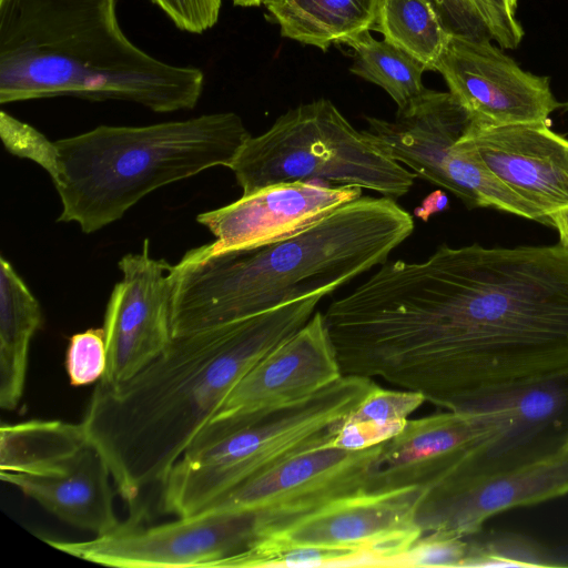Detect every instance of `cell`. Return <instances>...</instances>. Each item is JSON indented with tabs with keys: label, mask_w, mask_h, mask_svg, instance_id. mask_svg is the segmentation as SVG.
Here are the masks:
<instances>
[{
	"label": "cell",
	"mask_w": 568,
	"mask_h": 568,
	"mask_svg": "<svg viewBox=\"0 0 568 568\" xmlns=\"http://www.w3.org/2000/svg\"><path fill=\"white\" fill-rule=\"evenodd\" d=\"M43 322L39 301L12 264L0 257V407H18L26 386L32 337Z\"/></svg>",
	"instance_id": "21"
},
{
	"label": "cell",
	"mask_w": 568,
	"mask_h": 568,
	"mask_svg": "<svg viewBox=\"0 0 568 568\" xmlns=\"http://www.w3.org/2000/svg\"><path fill=\"white\" fill-rule=\"evenodd\" d=\"M447 206H448L447 195L443 191L437 190V191L433 192L432 194H429L423 201L420 206H418L415 210L414 214H415V216H417L424 221H427L430 215L446 210Z\"/></svg>",
	"instance_id": "35"
},
{
	"label": "cell",
	"mask_w": 568,
	"mask_h": 568,
	"mask_svg": "<svg viewBox=\"0 0 568 568\" xmlns=\"http://www.w3.org/2000/svg\"><path fill=\"white\" fill-rule=\"evenodd\" d=\"M204 73L136 47L116 0H0V103L73 97L192 110Z\"/></svg>",
	"instance_id": "4"
},
{
	"label": "cell",
	"mask_w": 568,
	"mask_h": 568,
	"mask_svg": "<svg viewBox=\"0 0 568 568\" xmlns=\"http://www.w3.org/2000/svg\"><path fill=\"white\" fill-rule=\"evenodd\" d=\"M449 32L477 39H490L481 20L465 0H433Z\"/></svg>",
	"instance_id": "34"
},
{
	"label": "cell",
	"mask_w": 568,
	"mask_h": 568,
	"mask_svg": "<svg viewBox=\"0 0 568 568\" xmlns=\"http://www.w3.org/2000/svg\"><path fill=\"white\" fill-rule=\"evenodd\" d=\"M555 566L534 544L516 536L468 541L463 567H547Z\"/></svg>",
	"instance_id": "28"
},
{
	"label": "cell",
	"mask_w": 568,
	"mask_h": 568,
	"mask_svg": "<svg viewBox=\"0 0 568 568\" xmlns=\"http://www.w3.org/2000/svg\"><path fill=\"white\" fill-rule=\"evenodd\" d=\"M344 44L354 50L351 72L385 90L397 104V111L426 90L423 84L425 65L385 39L377 40L365 31Z\"/></svg>",
	"instance_id": "26"
},
{
	"label": "cell",
	"mask_w": 568,
	"mask_h": 568,
	"mask_svg": "<svg viewBox=\"0 0 568 568\" xmlns=\"http://www.w3.org/2000/svg\"><path fill=\"white\" fill-rule=\"evenodd\" d=\"M0 133L8 151L34 161L47 173L50 171L55 154L54 142L4 111L0 113Z\"/></svg>",
	"instance_id": "31"
},
{
	"label": "cell",
	"mask_w": 568,
	"mask_h": 568,
	"mask_svg": "<svg viewBox=\"0 0 568 568\" xmlns=\"http://www.w3.org/2000/svg\"><path fill=\"white\" fill-rule=\"evenodd\" d=\"M375 383L343 375L302 402L204 427L161 484V508L187 517L248 479L328 444Z\"/></svg>",
	"instance_id": "6"
},
{
	"label": "cell",
	"mask_w": 568,
	"mask_h": 568,
	"mask_svg": "<svg viewBox=\"0 0 568 568\" xmlns=\"http://www.w3.org/2000/svg\"><path fill=\"white\" fill-rule=\"evenodd\" d=\"M251 136L241 116L215 112L149 125H99L54 141L48 172L58 222L92 234L151 192L215 166L230 168Z\"/></svg>",
	"instance_id": "5"
},
{
	"label": "cell",
	"mask_w": 568,
	"mask_h": 568,
	"mask_svg": "<svg viewBox=\"0 0 568 568\" xmlns=\"http://www.w3.org/2000/svg\"><path fill=\"white\" fill-rule=\"evenodd\" d=\"M374 30L433 71L452 34L433 0H379Z\"/></svg>",
	"instance_id": "24"
},
{
	"label": "cell",
	"mask_w": 568,
	"mask_h": 568,
	"mask_svg": "<svg viewBox=\"0 0 568 568\" xmlns=\"http://www.w3.org/2000/svg\"><path fill=\"white\" fill-rule=\"evenodd\" d=\"M491 432L486 418L465 409L407 419L400 432L383 444L366 490H426L454 473Z\"/></svg>",
	"instance_id": "19"
},
{
	"label": "cell",
	"mask_w": 568,
	"mask_h": 568,
	"mask_svg": "<svg viewBox=\"0 0 568 568\" xmlns=\"http://www.w3.org/2000/svg\"><path fill=\"white\" fill-rule=\"evenodd\" d=\"M500 48L515 49L524 37L516 19L517 0H465Z\"/></svg>",
	"instance_id": "32"
},
{
	"label": "cell",
	"mask_w": 568,
	"mask_h": 568,
	"mask_svg": "<svg viewBox=\"0 0 568 568\" xmlns=\"http://www.w3.org/2000/svg\"><path fill=\"white\" fill-rule=\"evenodd\" d=\"M185 32L201 34L213 28L223 0H150Z\"/></svg>",
	"instance_id": "33"
},
{
	"label": "cell",
	"mask_w": 568,
	"mask_h": 568,
	"mask_svg": "<svg viewBox=\"0 0 568 568\" xmlns=\"http://www.w3.org/2000/svg\"><path fill=\"white\" fill-rule=\"evenodd\" d=\"M234 6L237 7H258L263 4L264 0H232Z\"/></svg>",
	"instance_id": "37"
},
{
	"label": "cell",
	"mask_w": 568,
	"mask_h": 568,
	"mask_svg": "<svg viewBox=\"0 0 568 568\" xmlns=\"http://www.w3.org/2000/svg\"><path fill=\"white\" fill-rule=\"evenodd\" d=\"M342 376L323 313L315 312L234 386L207 425L302 402Z\"/></svg>",
	"instance_id": "18"
},
{
	"label": "cell",
	"mask_w": 568,
	"mask_h": 568,
	"mask_svg": "<svg viewBox=\"0 0 568 568\" xmlns=\"http://www.w3.org/2000/svg\"><path fill=\"white\" fill-rule=\"evenodd\" d=\"M324 295L174 336L146 366L119 384L99 382L81 424L108 465L116 493L132 504L162 484L234 386L296 333Z\"/></svg>",
	"instance_id": "2"
},
{
	"label": "cell",
	"mask_w": 568,
	"mask_h": 568,
	"mask_svg": "<svg viewBox=\"0 0 568 568\" xmlns=\"http://www.w3.org/2000/svg\"><path fill=\"white\" fill-rule=\"evenodd\" d=\"M566 448H568V445H567V447H566Z\"/></svg>",
	"instance_id": "38"
},
{
	"label": "cell",
	"mask_w": 568,
	"mask_h": 568,
	"mask_svg": "<svg viewBox=\"0 0 568 568\" xmlns=\"http://www.w3.org/2000/svg\"><path fill=\"white\" fill-rule=\"evenodd\" d=\"M121 280L114 285L104 313L108 364L101 382L122 383L158 357L171 343L173 265L155 258L150 241L139 253L118 263Z\"/></svg>",
	"instance_id": "15"
},
{
	"label": "cell",
	"mask_w": 568,
	"mask_h": 568,
	"mask_svg": "<svg viewBox=\"0 0 568 568\" xmlns=\"http://www.w3.org/2000/svg\"><path fill=\"white\" fill-rule=\"evenodd\" d=\"M347 566H377V561L357 549L283 546L254 540L247 549L225 560L221 568Z\"/></svg>",
	"instance_id": "27"
},
{
	"label": "cell",
	"mask_w": 568,
	"mask_h": 568,
	"mask_svg": "<svg viewBox=\"0 0 568 568\" xmlns=\"http://www.w3.org/2000/svg\"><path fill=\"white\" fill-rule=\"evenodd\" d=\"M423 493L419 487L359 491L292 517H256L255 540L357 549L373 556L377 566L393 567L394 560L423 535L414 520Z\"/></svg>",
	"instance_id": "10"
},
{
	"label": "cell",
	"mask_w": 568,
	"mask_h": 568,
	"mask_svg": "<svg viewBox=\"0 0 568 568\" xmlns=\"http://www.w3.org/2000/svg\"><path fill=\"white\" fill-rule=\"evenodd\" d=\"M425 402V396L418 392L392 390L374 384L331 444L357 450L385 443L400 432L407 417Z\"/></svg>",
	"instance_id": "25"
},
{
	"label": "cell",
	"mask_w": 568,
	"mask_h": 568,
	"mask_svg": "<svg viewBox=\"0 0 568 568\" xmlns=\"http://www.w3.org/2000/svg\"><path fill=\"white\" fill-rule=\"evenodd\" d=\"M457 145L474 154L550 226V214L568 207V139L549 124L480 128L473 123Z\"/></svg>",
	"instance_id": "17"
},
{
	"label": "cell",
	"mask_w": 568,
	"mask_h": 568,
	"mask_svg": "<svg viewBox=\"0 0 568 568\" xmlns=\"http://www.w3.org/2000/svg\"><path fill=\"white\" fill-rule=\"evenodd\" d=\"M456 409L480 414L493 432L452 474H490L544 459L568 445V369Z\"/></svg>",
	"instance_id": "11"
},
{
	"label": "cell",
	"mask_w": 568,
	"mask_h": 568,
	"mask_svg": "<svg viewBox=\"0 0 568 568\" xmlns=\"http://www.w3.org/2000/svg\"><path fill=\"white\" fill-rule=\"evenodd\" d=\"M229 169L242 195L282 182L318 181L396 200L417 178L327 99L291 109L264 133L251 135Z\"/></svg>",
	"instance_id": "7"
},
{
	"label": "cell",
	"mask_w": 568,
	"mask_h": 568,
	"mask_svg": "<svg viewBox=\"0 0 568 568\" xmlns=\"http://www.w3.org/2000/svg\"><path fill=\"white\" fill-rule=\"evenodd\" d=\"M434 71L476 126L550 124V114L561 106L547 77L524 71L490 39L452 33Z\"/></svg>",
	"instance_id": "13"
},
{
	"label": "cell",
	"mask_w": 568,
	"mask_h": 568,
	"mask_svg": "<svg viewBox=\"0 0 568 568\" xmlns=\"http://www.w3.org/2000/svg\"><path fill=\"white\" fill-rule=\"evenodd\" d=\"M414 227V217L394 199L361 196L281 241L222 252L207 244L190 250L171 271L172 335L325 296L384 264Z\"/></svg>",
	"instance_id": "3"
},
{
	"label": "cell",
	"mask_w": 568,
	"mask_h": 568,
	"mask_svg": "<svg viewBox=\"0 0 568 568\" xmlns=\"http://www.w3.org/2000/svg\"><path fill=\"white\" fill-rule=\"evenodd\" d=\"M383 444L351 450L325 444L297 454L229 491L202 511L254 513L274 520L367 491Z\"/></svg>",
	"instance_id": "12"
},
{
	"label": "cell",
	"mask_w": 568,
	"mask_h": 568,
	"mask_svg": "<svg viewBox=\"0 0 568 568\" xmlns=\"http://www.w3.org/2000/svg\"><path fill=\"white\" fill-rule=\"evenodd\" d=\"M568 494V448L544 459L490 474H452L424 490L414 520L423 534L479 532L503 511L536 505Z\"/></svg>",
	"instance_id": "14"
},
{
	"label": "cell",
	"mask_w": 568,
	"mask_h": 568,
	"mask_svg": "<svg viewBox=\"0 0 568 568\" xmlns=\"http://www.w3.org/2000/svg\"><path fill=\"white\" fill-rule=\"evenodd\" d=\"M108 364L103 328H89L72 335L65 352V371L72 386L101 381Z\"/></svg>",
	"instance_id": "29"
},
{
	"label": "cell",
	"mask_w": 568,
	"mask_h": 568,
	"mask_svg": "<svg viewBox=\"0 0 568 568\" xmlns=\"http://www.w3.org/2000/svg\"><path fill=\"white\" fill-rule=\"evenodd\" d=\"M468 551L466 537L449 531L423 534L393 567H463Z\"/></svg>",
	"instance_id": "30"
},
{
	"label": "cell",
	"mask_w": 568,
	"mask_h": 568,
	"mask_svg": "<svg viewBox=\"0 0 568 568\" xmlns=\"http://www.w3.org/2000/svg\"><path fill=\"white\" fill-rule=\"evenodd\" d=\"M371 138L393 160L458 197L468 209L491 207L550 226L538 211L457 145L471 116L448 91L426 89L394 120L367 118Z\"/></svg>",
	"instance_id": "8"
},
{
	"label": "cell",
	"mask_w": 568,
	"mask_h": 568,
	"mask_svg": "<svg viewBox=\"0 0 568 568\" xmlns=\"http://www.w3.org/2000/svg\"><path fill=\"white\" fill-rule=\"evenodd\" d=\"M343 375L456 409L568 369V247L439 245L323 313Z\"/></svg>",
	"instance_id": "1"
},
{
	"label": "cell",
	"mask_w": 568,
	"mask_h": 568,
	"mask_svg": "<svg viewBox=\"0 0 568 568\" xmlns=\"http://www.w3.org/2000/svg\"><path fill=\"white\" fill-rule=\"evenodd\" d=\"M2 481L17 487L61 521L97 536L115 529L114 487L108 465L88 444L69 469L54 476L0 471Z\"/></svg>",
	"instance_id": "20"
},
{
	"label": "cell",
	"mask_w": 568,
	"mask_h": 568,
	"mask_svg": "<svg viewBox=\"0 0 568 568\" xmlns=\"http://www.w3.org/2000/svg\"><path fill=\"white\" fill-rule=\"evenodd\" d=\"M281 34L326 51L374 30L379 0H264Z\"/></svg>",
	"instance_id": "22"
},
{
	"label": "cell",
	"mask_w": 568,
	"mask_h": 568,
	"mask_svg": "<svg viewBox=\"0 0 568 568\" xmlns=\"http://www.w3.org/2000/svg\"><path fill=\"white\" fill-rule=\"evenodd\" d=\"M362 196V189L318 181L282 182L203 212L197 223L215 237L214 252L255 247L290 237Z\"/></svg>",
	"instance_id": "16"
},
{
	"label": "cell",
	"mask_w": 568,
	"mask_h": 568,
	"mask_svg": "<svg viewBox=\"0 0 568 568\" xmlns=\"http://www.w3.org/2000/svg\"><path fill=\"white\" fill-rule=\"evenodd\" d=\"M81 423L32 419L2 424L0 471L33 476L65 473L88 445Z\"/></svg>",
	"instance_id": "23"
},
{
	"label": "cell",
	"mask_w": 568,
	"mask_h": 568,
	"mask_svg": "<svg viewBox=\"0 0 568 568\" xmlns=\"http://www.w3.org/2000/svg\"><path fill=\"white\" fill-rule=\"evenodd\" d=\"M550 220L559 233L560 242L568 247V207L551 213Z\"/></svg>",
	"instance_id": "36"
},
{
	"label": "cell",
	"mask_w": 568,
	"mask_h": 568,
	"mask_svg": "<svg viewBox=\"0 0 568 568\" xmlns=\"http://www.w3.org/2000/svg\"><path fill=\"white\" fill-rule=\"evenodd\" d=\"M132 513L112 531L84 541L44 538L79 559L119 568H221L256 537V514L201 511L144 527Z\"/></svg>",
	"instance_id": "9"
}]
</instances>
